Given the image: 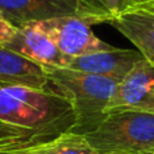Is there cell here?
I'll list each match as a JSON object with an SVG mask.
<instances>
[{"mask_svg":"<svg viewBox=\"0 0 154 154\" xmlns=\"http://www.w3.org/2000/svg\"><path fill=\"white\" fill-rule=\"evenodd\" d=\"M37 154H97L85 135L68 131L46 141Z\"/></svg>","mask_w":154,"mask_h":154,"instance_id":"obj_12","label":"cell"},{"mask_svg":"<svg viewBox=\"0 0 154 154\" xmlns=\"http://www.w3.org/2000/svg\"><path fill=\"white\" fill-rule=\"evenodd\" d=\"M77 15L88 23H108L120 14L142 5L154 4V0H76Z\"/></svg>","mask_w":154,"mask_h":154,"instance_id":"obj_11","label":"cell"},{"mask_svg":"<svg viewBox=\"0 0 154 154\" xmlns=\"http://www.w3.org/2000/svg\"><path fill=\"white\" fill-rule=\"evenodd\" d=\"M85 138L97 154H154V112L107 114Z\"/></svg>","mask_w":154,"mask_h":154,"instance_id":"obj_3","label":"cell"},{"mask_svg":"<svg viewBox=\"0 0 154 154\" xmlns=\"http://www.w3.org/2000/svg\"><path fill=\"white\" fill-rule=\"evenodd\" d=\"M142 60L143 57L137 49L134 50V49H119L109 46L104 50L73 57L70 58L66 68L77 72L108 77L119 82Z\"/></svg>","mask_w":154,"mask_h":154,"instance_id":"obj_6","label":"cell"},{"mask_svg":"<svg viewBox=\"0 0 154 154\" xmlns=\"http://www.w3.org/2000/svg\"><path fill=\"white\" fill-rule=\"evenodd\" d=\"M16 27H14L11 23H8L2 15H0V46H4L7 42H10L16 32Z\"/></svg>","mask_w":154,"mask_h":154,"instance_id":"obj_14","label":"cell"},{"mask_svg":"<svg viewBox=\"0 0 154 154\" xmlns=\"http://www.w3.org/2000/svg\"><path fill=\"white\" fill-rule=\"evenodd\" d=\"M0 15L14 27L60 16L77 15V3L72 0H0Z\"/></svg>","mask_w":154,"mask_h":154,"instance_id":"obj_8","label":"cell"},{"mask_svg":"<svg viewBox=\"0 0 154 154\" xmlns=\"http://www.w3.org/2000/svg\"><path fill=\"white\" fill-rule=\"evenodd\" d=\"M107 24H111L127 38L142 57L154 66V4L126 11Z\"/></svg>","mask_w":154,"mask_h":154,"instance_id":"obj_9","label":"cell"},{"mask_svg":"<svg viewBox=\"0 0 154 154\" xmlns=\"http://www.w3.org/2000/svg\"><path fill=\"white\" fill-rule=\"evenodd\" d=\"M70 100L50 85L46 89L0 82V138L45 142L72 131Z\"/></svg>","mask_w":154,"mask_h":154,"instance_id":"obj_1","label":"cell"},{"mask_svg":"<svg viewBox=\"0 0 154 154\" xmlns=\"http://www.w3.org/2000/svg\"><path fill=\"white\" fill-rule=\"evenodd\" d=\"M50 85L70 100L76 115L73 133L93 131L106 118V109L118 81L68 68H43Z\"/></svg>","mask_w":154,"mask_h":154,"instance_id":"obj_2","label":"cell"},{"mask_svg":"<svg viewBox=\"0 0 154 154\" xmlns=\"http://www.w3.org/2000/svg\"><path fill=\"white\" fill-rule=\"evenodd\" d=\"M34 24L53 41L64 56L69 58L104 50L111 46L96 37L92 31V26L79 15L60 16L35 22Z\"/></svg>","mask_w":154,"mask_h":154,"instance_id":"obj_4","label":"cell"},{"mask_svg":"<svg viewBox=\"0 0 154 154\" xmlns=\"http://www.w3.org/2000/svg\"><path fill=\"white\" fill-rule=\"evenodd\" d=\"M0 82L46 89L50 81L43 66L0 46Z\"/></svg>","mask_w":154,"mask_h":154,"instance_id":"obj_10","label":"cell"},{"mask_svg":"<svg viewBox=\"0 0 154 154\" xmlns=\"http://www.w3.org/2000/svg\"><path fill=\"white\" fill-rule=\"evenodd\" d=\"M45 142H24L0 138V154H37Z\"/></svg>","mask_w":154,"mask_h":154,"instance_id":"obj_13","label":"cell"},{"mask_svg":"<svg viewBox=\"0 0 154 154\" xmlns=\"http://www.w3.org/2000/svg\"><path fill=\"white\" fill-rule=\"evenodd\" d=\"M122 111L154 112V66L145 58L118 82L107 106L106 116Z\"/></svg>","mask_w":154,"mask_h":154,"instance_id":"obj_5","label":"cell"},{"mask_svg":"<svg viewBox=\"0 0 154 154\" xmlns=\"http://www.w3.org/2000/svg\"><path fill=\"white\" fill-rule=\"evenodd\" d=\"M72 2H76V0H72Z\"/></svg>","mask_w":154,"mask_h":154,"instance_id":"obj_15","label":"cell"},{"mask_svg":"<svg viewBox=\"0 0 154 154\" xmlns=\"http://www.w3.org/2000/svg\"><path fill=\"white\" fill-rule=\"evenodd\" d=\"M5 49L35 62L43 68H66L70 58L61 53L54 42L34 23L16 30Z\"/></svg>","mask_w":154,"mask_h":154,"instance_id":"obj_7","label":"cell"}]
</instances>
